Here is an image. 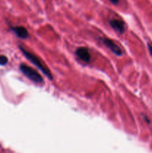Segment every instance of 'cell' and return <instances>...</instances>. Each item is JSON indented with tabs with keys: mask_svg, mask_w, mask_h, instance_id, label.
Returning a JSON list of instances; mask_svg holds the SVG:
<instances>
[{
	"mask_svg": "<svg viewBox=\"0 0 152 153\" xmlns=\"http://www.w3.org/2000/svg\"><path fill=\"white\" fill-rule=\"evenodd\" d=\"M19 49H20V50L22 51V52L23 53V55L26 57L27 59L29 60V61H31L32 64H34V65H35L36 67L39 69V70H41V71L43 72V73H44V74L46 75V76H47L49 79H52V78L53 77H52V73H51L50 70H49V68H48V67H46V66H45L44 64H43V63L40 61V59H39L37 56H35L34 54L31 53L30 52L27 51L26 49H25L24 48H22L21 46H19Z\"/></svg>",
	"mask_w": 152,
	"mask_h": 153,
	"instance_id": "6da1fadb",
	"label": "cell"
},
{
	"mask_svg": "<svg viewBox=\"0 0 152 153\" xmlns=\"http://www.w3.org/2000/svg\"><path fill=\"white\" fill-rule=\"evenodd\" d=\"M19 69H20L21 72L32 82H35L37 84H41L43 82V77L39 74L38 72L34 70L31 67H28L25 64H21L19 66Z\"/></svg>",
	"mask_w": 152,
	"mask_h": 153,
	"instance_id": "7a4b0ae2",
	"label": "cell"
},
{
	"mask_svg": "<svg viewBox=\"0 0 152 153\" xmlns=\"http://www.w3.org/2000/svg\"><path fill=\"white\" fill-rule=\"evenodd\" d=\"M102 43L113 52V54L116 55V56H122L123 55V51L121 49L120 46H118L113 40H110V39L107 38V37H104V38L101 39Z\"/></svg>",
	"mask_w": 152,
	"mask_h": 153,
	"instance_id": "3957f363",
	"label": "cell"
},
{
	"mask_svg": "<svg viewBox=\"0 0 152 153\" xmlns=\"http://www.w3.org/2000/svg\"><path fill=\"white\" fill-rule=\"evenodd\" d=\"M76 55H77V58L82 61L83 62L88 63L90 62L91 61V54L89 52V51L88 50V49H86V47H79L76 49L75 52Z\"/></svg>",
	"mask_w": 152,
	"mask_h": 153,
	"instance_id": "277c9868",
	"label": "cell"
},
{
	"mask_svg": "<svg viewBox=\"0 0 152 153\" xmlns=\"http://www.w3.org/2000/svg\"><path fill=\"white\" fill-rule=\"evenodd\" d=\"M109 24L111 26V28L113 30L116 31V32L119 33V34H123L125 32V23L122 20L119 19H116V18H112L109 20Z\"/></svg>",
	"mask_w": 152,
	"mask_h": 153,
	"instance_id": "5b68a950",
	"label": "cell"
},
{
	"mask_svg": "<svg viewBox=\"0 0 152 153\" xmlns=\"http://www.w3.org/2000/svg\"><path fill=\"white\" fill-rule=\"evenodd\" d=\"M12 30L16 34L17 37L22 39H26L28 37V31L25 27L22 26H14L12 27Z\"/></svg>",
	"mask_w": 152,
	"mask_h": 153,
	"instance_id": "8992f818",
	"label": "cell"
},
{
	"mask_svg": "<svg viewBox=\"0 0 152 153\" xmlns=\"http://www.w3.org/2000/svg\"><path fill=\"white\" fill-rule=\"evenodd\" d=\"M8 62V60H7V58L4 55H0V65H6L7 63Z\"/></svg>",
	"mask_w": 152,
	"mask_h": 153,
	"instance_id": "52a82bcc",
	"label": "cell"
},
{
	"mask_svg": "<svg viewBox=\"0 0 152 153\" xmlns=\"http://www.w3.org/2000/svg\"><path fill=\"white\" fill-rule=\"evenodd\" d=\"M148 49L149 52H150L151 56L152 57V44H151L150 43H148Z\"/></svg>",
	"mask_w": 152,
	"mask_h": 153,
	"instance_id": "ba28073f",
	"label": "cell"
},
{
	"mask_svg": "<svg viewBox=\"0 0 152 153\" xmlns=\"http://www.w3.org/2000/svg\"><path fill=\"white\" fill-rule=\"evenodd\" d=\"M110 2L113 3V4H118V3H119V0H110Z\"/></svg>",
	"mask_w": 152,
	"mask_h": 153,
	"instance_id": "9c48e42d",
	"label": "cell"
}]
</instances>
